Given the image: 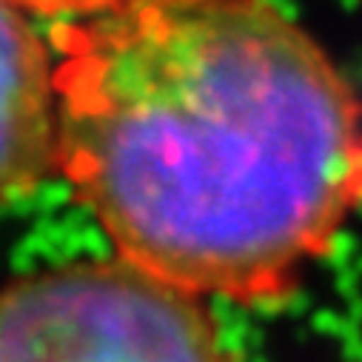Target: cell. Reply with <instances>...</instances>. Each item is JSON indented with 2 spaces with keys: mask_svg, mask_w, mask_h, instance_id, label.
<instances>
[{
  "mask_svg": "<svg viewBox=\"0 0 362 362\" xmlns=\"http://www.w3.org/2000/svg\"><path fill=\"white\" fill-rule=\"evenodd\" d=\"M52 46L57 174L146 274L277 305L362 214V98L274 0H129Z\"/></svg>",
  "mask_w": 362,
  "mask_h": 362,
  "instance_id": "cell-1",
  "label": "cell"
},
{
  "mask_svg": "<svg viewBox=\"0 0 362 362\" xmlns=\"http://www.w3.org/2000/svg\"><path fill=\"white\" fill-rule=\"evenodd\" d=\"M0 362H228L206 297L112 259H80L0 291Z\"/></svg>",
  "mask_w": 362,
  "mask_h": 362,
  "instance_id": "cell-2",
  "label": "cell"
},
{
  "mask_svg": "<svg viewBox=\"0 0 362 362\" xmlns=\"http://www.w3.org/2000/svg\"><path fill=\"white\" fill-rule=\"evenodd\" d=\"M57 174L54 46L32 15L0 0V209L32 197Z\"/></svg>",
  "mask_w": 362,
  "mask_h": 362,
  "instance_id": "cell-3",
  "label": "cell"
},
{
  "mask_svg": "<svg viewBox=\"0 0 362 362\" xmlns=\"http://www.w3.org/2000/svg\"><path fill=\"white\" fill-rule=\"evenodd\" d=\"M15 6H21L29 15L40 18H60V21H80V18H92L100 12H109L129 0H12Z\"/></svg>",
  "mask_w": 362,
  "mask_h": 362,
  "instance_id": "cell-4",
  "label": "cell"
}]
</instances>
